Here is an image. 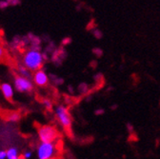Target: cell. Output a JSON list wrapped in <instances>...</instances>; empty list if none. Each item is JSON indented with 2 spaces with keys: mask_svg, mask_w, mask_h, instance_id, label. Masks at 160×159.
Masks as SVG:
<instances>
[{
  "mask_svg": "<svg viewBox=\"0 0 160 159\" xmlns=\"http://www.w3.org/2000/svg\"><path fill=\"white\" fill-rule=\"evenodd\" d=\"M45 62V56L40 52L39 49L31 48L27 50L21 59V64L25 66L32 72H35L36 71L41 70Z\"/></svg>",
  "mask_w": 160,
  "mask_h": 159,
  "instance_id": "1",
  "label": "cell"
},
{
  "mask_svg": "<svg viewBox=\"0 0 160 159\" xmlns=\"http://www.w3.org/2000/svg\"><path fill=\"white\" fill-rule=\"evenodd\" d=\"M59 153L58 144L55 143H43L40 142L36 149L35 154L37 159H56Z\"/></svg>",
  "mask_w": 160,
  "mask_h": 159,
  "instance_id": "2",
  "label": "cell"
},
{
  "mask_svg": "<svg viewBox=\"0 0 160 159\" xmlns=\"http://www.w3.org/2000/svg\"><path fill=\"white\" fill-rule=\"evenodd\" d=\"M37 136L40 142L55 143L59 139V132L52 125H41L37 129Z\"/></svg>",
  "mask_w": 160,
  "mask_h": 159,
  "instance_id": "3",
  "label": "cell"
},
{
  "mask_svg": "<svg viewBox=\"0 0 160 159\" xmlns=\"http://www.w3.org/2000/svg\"><path fill=\"white\" fill-rule=\"evenodd\" d=\"M53 111H54V116L58 123L62 126V128L65 131L70 132L72 125V118L69 109L64 105H58L54 108Z\"/></svg>",
  "mask_w": 160,
  "mask_h": 159,
  "instance_id": "4",
  "label": "cell"
},
{
  "mask_svg": "<svg viewBox=\"0 0 160 159\" xmlns=\"http://www.w3.org/2000/svg\"><path fill=\"white\" fill-rule=\"evenodd\" d=\"M14 90L19 93H29L33 90V82L31 78L15 75L12 80Z\"/></svg>",
  "mask_w": 160,
  "mask_h": 159,
  "instance_id": "5",
  "label": "cell"
},
{
  "mask_svg": "<svg viewBox=\"0 0 160 159\" xmlns=\"http://www.w3.org/2000/svg\"><path fill=\"white\" fill-rule=\"evenodd\" d=\"M32 80L33 84L37 87H45L48 85L49 80H50V76L44 70H39L36 71L35 72L32 73Z\"/></svg>",
  "mask_w": 160,
  "mask_h": 159,
  "instance_id": "6",
  "label": "cell"
},
{
  "mask_svg": "<svg viewBox=\"0 0 160 159\" xmlns=\"http://www.w3.org/2000/svg\"><path fill=\"white\" fill-rule=\"evenodd\" d=\"M0 91H1V93L3 94V96L7 99V100H12L15 90L12 83H10L8 81L1 82V84H0Z\"/></svg>",
  "mask_w": 160,
  "mask_h": 159,
  "instance_id": "7",
  "label": "cell"
},
{
  "mask_svg": "<svg viewBox=\"0 0 160 159\" xmlns=\"http://www.w3.org/2000/svg\"><path fill=\"white\" fill-rule=\"evenodd\" d=\"M7 159H21L19 150L16 147H10L7 150Z\"/></svg>",
  "mask_w": 160,
  "mask_h": 159,
  "instance_id": "8",
  "label": "cell"
},
{
  "mask_svg": "<svg viewBox=\"0 0 160 159\" xmlns=\"http://www.w3.org/2000/svg\"><path fill=\"white\" fill-rule=\"evenodd\" d=\"M17 75L27 77V78H32V72L30 70H28L25 66H23L22 64H20L17 67Z\"/></svg>",
  "mask_w": 160,
  "mask_h": 159,
  "instance_id": "9",
  "label": "cell"
},
{
  "mask_svg": "<svg viewBox=\"0 0 160 159\" xmlns=\"http://www.w3.org/2000/svg\"><path fill=\"white\" fill-rule=\"evenodd\" d=\"M20 118H21V115L20 113L16 112H10L8 115H7V119L10 121V122H18L20 120Z\"/></svg>",
  "mask_w": 160,
  "mask_h": 159,
  "instance_id": "10",
  "label": "cell"
},
{
  "mask_svg": "<svg viewBox=\"0 0 160 159\" xmlns=\"http://www.w3.org/2000/svg\"><path fill=\"white\" fill-rule=\"evenodd\" d=\"M78 92L81 94H86L89 92V87L86 83H81L78 86Z\"/></svg>",
  "mask_w": 160,
  "mask_h": 159,
  "instance_id": "11",
  "label": "cell"
},
{
  "mask_svg": "<svg viewBox=\"0 0 160 159\" xmlns=\"http://www.w3.org/2000/svg\"><path fill=\"white\" fill-rule=\"evenodd\" d=\"M33 156V152L31 150H27L25 152H23L22 155H21V159H32Z\"/></svg>",
  "mask_w": 160,
  "mask_h": 159,
  "instance_id": "12",
  "label": "cell"
},
{
  "mask_svg": "<svg viewBox=\"0 0 160 159\" xmlns=\"http://www.w3.org/2000/svg\"><path fill=\"white\" fill-rule=\"evenodd\" d=\"M42 103H43V105H44V107L46 109H48V110H52V102L50 100V99H48V98L43 99Z\"/></svg>",
  "mask_w": 160,
  "mask_h": 159,
  "instance_id": "13",
  "label": "cell"
},
{
  "mask_svg": "<svg viewBox=\"0 0 160 159\" xmlns=\"http://www.w3.org/2000/svg\"><path fill=\"white\" fill-rule=\"evenodd\" d=\"M92 34L96 39H101L103 37V32L99 29H94V31L92 32Z\"/></svg>",
  "mask_w": 160,
  "mask_h": 159,
  "instance_id": "14",
  "label": "cell"
},
{
  "mask_svg": "<svg viewBox=\"0 0 160 159\" xmlns=\"http://www.w3.org/2000/svg\"><path fill=\"white\" fill-rule=\"evenodd\" d=\"M92 52L96 57H101L103 55V51L100 48H93L92 49Z\"/></svg>",
  "mask_w": 160,
  "mask_h": 159,
  "instance_id": "15",
  "label": "cell"
},
{
  "mask_svg": "<svg viewBox=\"0 0 160 159\" xmlns=\"http://www.w3.org/2000/svg\"><path fill=\"white\" fill-rule=\"evenodd\" d=\"M6 1L12 6H18L21 4V0H6Z\"/></svg>",
  "mask_w": 160,
  "mask_h": 159,
  "instance_id": "16",
  "label": "cell"
},
{
  "mask_svg": "<svg viewBox=\"0 0 160 159\" xmlns=\"http://www.w3.org/2000/svg\"><path fill=\"white\" fill-rule=\"evenodd\" d=\"M10 6V4L6 0H0V9H7Z\"/></svg>",
  "mask_w": 160,
  "mask_h": 159,
  "instance_id": "17",
  "label": "cell"
},
{
  "mask_svg": "<svg viewBox=\"0 0 160 159\" xmlns=\"http://www.w3.org/2000/svg\"><path fill=\"white\" fill-rule=\"evenodd\" d=\"M105 113V110L102 109V108H99V109H96L94 111V114L95 115H103Z\"/></svg>",
  "mask_w": 160,
  "mask_h": 159,
  "instance_id": "18",
  "label": "cell"
},
{
  "mask_svg": "<svg viewBox=\"0 0 160 159\" xmlns=\"http://www.w3.org/2000/svg\"><path fill=\"white\" fill-rule=\"evenodd\" d=\"M0 159H7V150H0Z\"/></svg>",
  "mask_w": 160,
  "mask_h": 159,
  "instance_id": "19",
  "label": "cell"
},
{
  "mask_svg": "<svg viewBox=\"0 0 160 159\" xmlns=\"http://www.w3.org/2000/svg\"><path fill=\"white\" fill-rule=\"evenodd\" d=\"M4 56H5V49L0 45V61L4 58Z\"/></svg>",
  "mask_w": 160,
  "mask_h": 159,
  "instance_id": "20",
  "label": "cell"
},
{
  "mask_svg": "<svg viewBox=\"0 0 160 159\" xmlns=\"http://www.w3.org/2000/svg\"><path fill=\"white\" fill-rule=\"evenodd\" d=\"M71 42H72L71 37H66L65 39H63V41H62L63 45H68V44H70Z\"/></svg>",
  "mask_w": 160,
  "mask_h": 159,
  "instance_id": "21",
  "label": "cell"
},
{
  "mask_svg": "<svg viewBox=\"0 0 160 159\" xmlns=\"http://www.w3.org/2000/svg\"><path fill=\"white\" fill-rule=\"evenodd\" d=\"M127 128H128V131H130V132H132V129H133V127L132 126V124L128 123V124H127Z\"/></svg>",
  "mask_w": 160,
  "mask_h": 159,
  "instance_id": "22",
  "label": "cell"
}]
</instances>
